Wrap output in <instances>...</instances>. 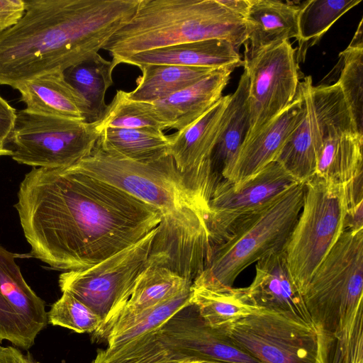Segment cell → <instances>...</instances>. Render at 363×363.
<instances>
[{
  "label": "cell",
  "instance_id": "1",
  "mask_svg": "<svg viewBox=\"0 0 363 363\" xmlns=\"http://www.w3.org/2000/svg\"><path fill=\"white\" fill-rule=\"evenodd\" d=\"M15 207L31 255L60 270L92 267L160 222L155 208L71 166L33 168Z\"/></svg>",
  "mask_w": 363,
  "mask_h": 363
},
{
  "label": "cell",
  "instance_id": "2",
  "mask_svg": "<svg viewBox=\"0 0 363 363\" xmlns=\"http://www.w3.org/2000/svg\"><path fill=\"white\" fill-rule=\"evenodd\" d=\"M71 167L155 208L160 222L149 264L167 267L194 282L211 250L207 223L211 194L181 172L170 154L148 162H135L98 140L89 156Z\"/></svg>",
  "mask_w": 363,
  "mask_h": 363
},
{
  "label": "cell",
  "instance_id": "3",
  "mask_svg": "<svg viewBox=\"0 0 363 363\" xmlns=\"http://www.w3.org/2000/svg\"><path fill=\"white\" fill-rule=\"evenodd\" d=\"M140 1L26 0L22 19L0 33V85L16 89L99 53L134 16Z\"/></svg>",
  "mask_w": 363,
  "mask_h": 363
},
{
  "label": "cell",
  "instance_id": "4",
  "mask_svg": "<svg viewBox=\"0 0 363 363\" xmlns=\"http://www.w3.org/2000/svg\"><path fill=\"white\" fill-rule=\"evenodd\" d=\"M219 39L245 44V20L219 0H140L134 16L104 50L117 66L135 54L193 41Z\"/></svg>",
  "mask_w": 363,
  "mask_h": 363
},
{
  "label": "cell",
  "instance_id": "5",
  "mask_svg": "<svg viewBox=\"0 0 363 363\" xmlns=\"http://www.w3.org/2000/svg\"><path fill=\"white\" fill-rule=\"evenodd\" d=\"M363 228L345 230L301 294L325 359L363 330Z\"/></svg>",
  "mask_w": 363,
  "mask_h": 363
},
{
  "label": "cell",
  "instance_id": "6",
  "mask_svg": "<svg viewBox=\"0 0 363 363\" xmlns=\"http://www.w3.org/2000/svg\"><path fill=\"white\" fill-rule=\"evenodd\" d=\"M305 183L298 182L244 217L211 248L207 263L192 285L233 286L250 265L283 251L301 213Z\"/></svg>",
  "mask_w": 363,
  "mask_h": 363
},
{
  "label": "cell",
  "instance_id": "7",
  "mask_svg": "<svg viewBox=\"0 0 363 363\" xmlns=\"http://www.w3.org/2000/svg\"><path fill=\"white\" fill-rule=\"evenodd\" d=\"M347 213L344 186L313 177L305 182L302 208L284 250L301 294L341 234Z\"/></svg>",
  "mask_w": 363,
  "mask_h": 363
},
{
  "label": "cell",
  "instance_id": "8",
  "mask_svg": "<svg viewBox=\"0 0 363 363\" xmlns=\"http://www.w3.org/2000/svg\"><path fill=\"white\" fill-rule=\"evenodd\" d=\"M99 138L95 122L43 115L25 108L16 111L6 143L11 146V157L19 164L64 168L89 156Z\"/></svg>",
  "mask_w": 363,
  "mask_h": 363
},
{
  "label": "cell",
  "instance_id": "9",
  "mask_svg": "<svg viewBox=\"0 0 363 363\" xmlns=\"http://www.w3.org/2000/svg\"><path fill=\"white\" fill-rule=\"evenodd\" d=\"M157 232V228L92 267L61 274V291L69 293L91 308L101 318L103 325L125 303L138 277L148 266Z\"/></svg>",
  "mask_w": 363,
  "mask_h": 363
},
{
  "label": "cell",
  "instance_id": "10",
  "mask_svg": "<svg viewBox=\"0 0 363 363\" xmlns=\"http://www.w3.org/2000/svg\"><path fill=\"white\" fill-rule=\"evenodd\" d=\"M296 50L286 40L244 58L250 117L244 141L257 135L294 100L300 82Z\"/></svg>",
  "mask_w": 363,
  "mask_h": 363
},
{
  "label": "cell",
  "instance_id": "11",
  "mask_svg": "<svg viewBox=\"0 0 363 363\" xmlns=\"http://www.w3.org/2000/svg\"><path fill=\"white\" fill-rule=\"evenodd\" d=\"M228 335L259 363H321L316 331L274 313L259 310Z\"/></svg>",
  "mask_w": 363,
  "mask_h": 363
},
{
  "label": "cell",
  "instance_id": "12",
  "mask_svg": "<svg viewBox=\"0 0 363 363\" xmlns=\"http://www.w3.org/2000/svg\"><path fill=\"white\" fill-rule=\"evenodd\" d=\"M298 182L277 161L267 165L239 187L233 188L221 180L208 201L207 223L211 248L241 219Z\"/></svg>",
  "mask_w": 363,
  "mask_h": 363
},
{
  "label": "cell",
  "instance_id": "13",
  "mask_svg": "<svg viewBox=\"0 0 363 363\" xmlns=\"http://www.w3.org/2000/svg\"><path fill=\"white\" fill-rule=\"evenodd\" d=\"M305 111L303 118L283 147L277 160L298 182L314 177L316 156L327 123L344 97L339 85L313 86L311 76L300 82Z\"/></svg>",
  "mask_w": 363,
  "mask_h": 363
},
{
  "label": "cell",
  "instance_id": "14",
  "mask_svg": "<svg viewBox=\"0 0 363 363\" xmlns=\"http://www.w3.org/2000/svg\"><path fill=\"white\" fill-rule=\"evenodd\" d=\"M155 335L167 352L180 362L259 363L239 348L227 333L207 324L192 304L174 315Z\"/></svg>",
  "mask_w": 363,
  "mask_h": 363
},
{
  "label": "cell",
  "instance_id": "15",
  "mask_svg": "<svg viewBox=\"0 0 363 363\" xmlns=\"http://www.w3.org/2000/svg\"><path fill=\"white\" fill-rule=\"evenodd\" d=\"M16 257L0 245V342L28 350L46 326L48 313L25 281Z\"/></svg>",
  "mask_w": 363,
  "mask_h": 363
},
{
  "label": "cell",
  "instance_id": "16",
  "mask_svg": "<svg viewBox=\"0 0 363 363\" xmlns=\"http://www.w3.org/2000/svg\"><path fill=\"white\" fill-rule=\"evenodd\" d=\"M231 94L222 96L209 110L186 128L169 136V154L177 169L208 191L211 196L217 182L211 157L229 116Z\"/></svg>",
  "mask_w": 363,
  "mask_h": 363
},
{
  "label": "cell",
  "instance_id": "17",
  "mask_svg": "<svg viewBox=\"0 0 363 363\" xmlns=\"http://www.w3.org/2000/svg\"><path fill=\"white\" fill-rule=\"evenodd\" d=\"M305 111L303 93L298 84L291 103L252 138L244 141L222 174L233 188L253 178L277 160L283 147L301 122Z\"/></svg>",
  "mask_w": 363,
  "mask_h": 363
},
{
  "label": "cell",
  "instance_id": "18",
  "mask_svg": "<svg viewBox=\"0 0 363 363\" xmlns=\"http://www.w3.org/2000/svg\"><path fill=\"white\" fill-rule=\"evenodd\" d=\"M362 150L363 134L343 104L327 123L314 176L334 184L346 185L363 172Z\"/></svg>",
  "mask_w": 363,
  "mask_h": 363
},
{
  "label": "cell",
  "instance_id": "19",
  "mask_svg": "<svg viewBox=\"0 0 363 363\" xmlns=\"http://www.w3.org/2000/svg\"><path fill=\"white\" fill-rule=\"evenodd\" d=\"M255 269L254 279L247 287L255 306L314 329L302 296L291 279L284 250L257 261Z\"/></svg>",
  "mask_w": 363,
  "mask_h": 363
},
{
  "label": "cell",
  "instance_id": "20",
  "mask_svg": "<svg viewBox=\"0 0 363 363\" xmlns=\"http://www.w3.org/2000/svg\"><path fill=\"white\" fill-rule=\"evenodd\" d=\"M233 70L218 69L189 86L164 99L147 102L153 114L167 129L182 130L189 126L223 96Z\"/></svg>",
  "mask_w": 363,
  "mask_h": 363
},
{
  "label": "cell",
  "instance_id": "21",
  "mask_svg": "<svg viewBox=\"0 0 363 363\" xmlns=\"http://www.w3.org/2000/svg\"><path fill=\"white\" fill-rule=\"evenodd\" d=\"M170 65L214 69L243 66L238 49L227 40L208 39L162 47L124 59L121 64Z\"/></svg>",
  "mask_w": 363,
  "mask_h": 363
},
{
  "label": "cell",
  "instance_id": "22",
  "mask_svg": "<svg viewBox=\"0 0 363 363\" xmlns=\"http://www.w3.org/2000/svg\"><path fill=\"white\" fill-rule=\"evenodd\" d=\"M21 101L33 113L66 117L91 123L86 99L56 71L35 77L20 84Z\"/></svg>",
  "mask_w": 363,
  "mask_h": 363
},
{
  "label": "cell",
  "instance_id": "23",
  "mask_svg": "<svg viewBox=\"0 0 363 363\" xmlns=\"http://www.w3.org/2000/svg\"><path fill=\"white\" fill-rule=\"evenodd\" d=\"M192 284L191 281L167 267L149 264L138 277L125 303L94 334L105 339L112 329L177 296L191 288Z\"/></svg>",
  "mask_w": 363,
  "mask_h": 363
},
{
  "label": "cell",
  "instance_id": "24",
  "mask_svg": "<svg viewBox=\"0 0 363 363\" xmlns=\"http://www.w3.org/2000/svg\"><path fill=\"white\" fill-rule=\"evenodd\" d=\"M299 6L279 0H250L245 15V57L298 35Z\"/></svg>",
  "mask_w": 363,
  "mask_h": 363
},
{
  "label": "cell",
  "instance_id": "25",
  "mask_svg": "<svg viewBox=\"0 0 363 363\" xmlns=\"http://www.w3.org/2000/svg\"><path fill=\"white\" fill-rule=\"evenodd\" d=\"M191 302L207 324L227 334L240 320L260 310L247 287L192 285Z\"/></svg>",
  "mask_w": 363,
  "mask_h": 363
},
{
  "label": "cell",
  "instance_id": "26",
  "mask_svg": "<svg viewBox=\"0 0 363 363\" xmlns=\"http://www.w3.org/2000/svg\"><path fill=\"white\" fill-rule=\"evenodd\" d=\"M136 87L128 96L136 101L154 102L164 99L203 79L216 69L170 65H144Z\"/></svg>",
  "mask_w": 363,
  "mask_h": 363
},
{
  "label": "cell",
  "instance_id": "27",
  "mask_svg": "<svg viewBox=\"0 0 363 363\" xmlns=\"http://www.w3.org/2000/svg\"><path fill=\"white\" fill-rule=\"evenodd\" d=\"M248 89V77L244 70L237 89L231 94L228 122L211 157V170L217 184L223 180V172L232 161L250 128Z\"/></svg>",
  "mask_w": 363,
  "mask_h": 363
},
{
  "label": "cell",
  "instance_id": "28",
  "mask_svg": "<svg viewBox=\"0 0 363 363\" xmlns=\"http://www.w3.org/2000/svg\"><path fill=\"white\" fill-rule=\"evenodd\" d=\"M116 65L96 53L64 72L66 80L86 99L91 111V123L99 121L107 107L105 95L113 84Z\"/></svg>",
  "mask_w": 363,
  "mask_h": 363
},
{
  "label": "cell",
  "instance_id": "29",
  "mask_svg": "<svg viewBox=\"0 0 363 363\" xmlns=\"http://www.w3.org/2000/svg\"><path fill=\"white\" fill-rule=\"evenodd\" d=\"M362 0H310L299 6L296 57L303 62L307 50L319 42L323 35L343 14Z\"/></svg>",
  "mask_w": 363,
  "mask_h": 363
},
{
  "label": "cell",
  "instance_id": "30",
  "mask_svg": "<svg viewBox=\"0 0 363 363\" xmlns=\"http://www.w3.org/2000/svg\"><path fill=\"white\" fill-rule=\"evenodd\" d=\"M99 141L104 147L135 162H148L169 154L170 140L164 133L108 128L101 133Z\"/></svg>",
  "mask_w": 363,
  "mask_h": 363
},
{
  "label": "cell",
  "instance_id": "31",
  "mask_svg": "<svg viewBox=\"0 0 363 363\" xmlns=\"http://www.w3.org/2000/svg\"><path fill=\"white\" fill-rule=\"evenodd\" d=\"M191 287L177 296L147 309L112 329L105 337L113 347L156 332L174 315L191 304Z\"/></svg>",
  "mask_w": 363,
  "mask_h": 363
},
{
  "label": "cell",
  "instance_id": "32",
  "mask_svg": "<svg viewBox=\"0 0 363 363\" xmlns=\"http://www.w3.org/2000/svg\"><path fill=\"white\" fill-rule=\"evenodd\" d=\"M342 62L336 82L342 93L354 122L363 134V28L360 21L348 47L340 53Z\"/></svg>",
  "mask_w": 363,
  "mask_h": 363
},
{
  "label": "cell",
  "instance_id": "33",
  "mask_svg": "<svg viewBox=\"0 0 363 363\" xmlns=\"http://www.w3.org/2000/svg\"><path fill=\"white\" fill-rule=\"evenodd\" d=\"M95 124L100 134L108 128L139 129L158 134L167 130L165 124L153 114L147 102L133 101L128 96L127 91L122 90L117 91L102 118Z\"/></svg>",
  "mask_w": 363,
  "mask_h": 363
},
{
  "label": "cell",
  "instance_id": "34",
  "mask_svg": "<svg viewBox=\"0 0 363 363\" xmlns=\"http://www.w3.org/2000/svg\"><path fill=\"white\" fill-rule=\"evenodd\" d=\"M48 323L78 333H94L102 323L101 318L91 308L68 292L55 302L48 313Z\"/></svg>",
  "mask_w": 363,
  "mask_h": 363
},
{
  "label": "cell",
  "instance_id": "35",
  "mask_svg": "<svg viewBox=\"0 0 363 363\" xmlns=\"http://www.w3.org/2000/svg\"><path fill=\"white\" fill-rule=\"evenodd\" d=\"M24 0H0V33L16 26L26 13Z\"/></svg>",
  "mask_w": 363,
  "mask_h": 363
},
{
  "label": "cell",
  "instance_id": "36",
  "mask_svg": "<svg viewBox=\"0 0 363 363\" xmlns=\"http://www.w3.org/2000/svg\"><path fill=\"white\" fill-rule=\"evenodd\" d=\"M16 111L0 96V138L6 143L13 128Z\"/></svg>",
  "mask_w": 363,
  "mask_h": 363
},
{
  "label": "cell",
  "instance_id": "37",
  "mask_svg": "<svg viewBox=\"0 0 363 363\" xmlns=\"http://www.w3.org/2000/svg\"><path fill=\"white\" fill-rule=\"evenodd\" d=\"M0 363H40L34 361L18 348L0 345Z\"/></svg>",
  "mask_w": 363,
  "mask_h": 363
},
{
  "label": "cell",
  "instance_id": "38",
  "mask_svg": "<svg viewBox=\"0 0 363 363\" xmlns=\"http://www.w3.org/2000/svg\"><path fill=\"white\" fill-rule=\"evenodd\" d=\"M226 8L245 18L250 6V0H219Z\"/></svg>",
  "mask_w": 363,
  "mask_h": 363
},
{
  "label": "cell",
  "instance_id": "39",
  "mask_svg": "<svg viewBox=\"0 0 363 363\" xmlns=\"http://www.w3.org/2000/svg\"><path fill=\"white\" fill-rule=\"evenodd\" d=\"M174 359L167 350L162 347L152 355L148 357L140 363H179Z\"/></svg>",
  "mask_w": 363,
  "mask_h": 363
},
{
  "label": "cell",
  "instance_id": "40",
  "mask_svg": "<svg viewBox=\"0 0 363 363\" xmlns=\"http://www.w3.org/2000/svg\"><path fill=\"white\" fill-rule=\"evenodd\" d=\"M6 143L0 138V157L11 156L12 151L6 147Z\"/></svg>",
  "mask_w": 363,
  "mask_h": 363
},
{
  "label": "cell",
  "instance_id": "41",
  "mask_svg": "<svg viewBox=\"0 0 363 363\" xmlns=\"http://www.w3.org/2000/svg\"><path fill=\"white\" fill-rule=\"evenodd\" d=\"M179 363H211V362L210 361H203V360H193V361L181 362Z\"/></svg>",
  "mask_w": 363,
  "mask_h": 363
},
{
  "label": "cell",
  "instance_id": "42",
  "mask_svg": "<svg viewBox=\"0 0 363 363\" xmlns=\"http://www.w3.org/2000/svg\"><path fill=\"white\" fill-rule=\"evenodd\" d=\"M211 363H227V362H214V361H210Z\"/></svg>",
  "mask_w": 363,
  "mask_h": 363
}]
</instances>
